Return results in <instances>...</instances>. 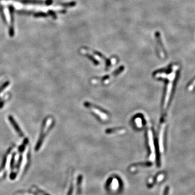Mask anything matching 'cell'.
Instances as JSON below:
<instances>
[{
    "mask_svg": "<svg viewBox=\"0 0 195 195\" xmlns=\"http://www.w3.org/2000/svg\"><path fill=\"white\" fill-rule=\"evenodd\" d=\"M125 132V130L123 129H115L107 130L106 132L109 135H111V134H115L117 133L118 134H121V133Z\"/></svg>",
    "mask_w": 195,
    "mask_h": 195,
    "instance_id": "9",
    "label": "cell"
},
{
    "mask_svg": "<svg viewBox=\"0 0 195 195\" xmlns=\"http://www.w3.org/2000/svg\"><path fill=\"white\" fill-rule=\"evenodd\" d=\"M147 145L149 146L150 150V158L152 160H153L155 158V146H154L153 134H152V130L151 129H149L147 131Z\"/></svg>",
    "mask_w": 195,
    "mask_h": 195,
    "instance_id": "3",
    "label": "cell"
},
{
    "mask_svg": "<svg viewBox=\"0 0 195 195\" xmlns=\"http://www.w3.org/2000/svg\"><path fill=\"white\" fill-rule=\"evenodd\" d=\"M48 14H47L46 13L44 12H37V13H35L34 14V16L35 17H47L48 16Z\"/></svg>",
    "mask_w": 195,
    "mask_h": 195,
    "instance_id": "11",
    "label": "cell"
},
{
    "mask_svg": "<svg viewBox=\"0 0 195 195\" xmlns=\"http://www.w3.org/2000/svg\"><path fill=\"white\" fill-rule=\"evenodd\" d=\"M155 36L156 37L157 41L158 42L159 47H160L159 49V51L157 53L159 57H162V58L167 57V53L165 51V49L164 47L163 44L162 43V41L161 40V36L159 32H156L155 33Z\"/></svg>",
    "mask_w": 195,
    "mask_h": 195,
    "instance_id": "4",
    "label": "cell"
},
{
    "mask_svg": "<svg viewBox=\"0 0 195 195\" xmlns=\"http://www.w3.org/2000/svg\"><path fill=\"white\" fill-rule=\"evenodd\" d=\"M52 2H53V1L52 0H47L46 2V5H47V6L51 5L52 4Z\"/></svg>",
    "mask_w": 195,
    "mask_h": 195,
    "instance_id": "16",
    "label": "cell"
},
{
    "mask_svg": "<svg viewBox=\"0 0 195 195\" xmlns=\"http://www.w3.org/2000/svg\"><path fill=\"white\" fill-rule=\"evenodd\" d=\"M21 1V2L25 3V4H29V3H32V4H42L43 2L41 1H38V0H19Z\"/></svg>",
    "mask_w": 195,
    "mask_h": 195,
    "instance_id": "10",
    "label": "cell"
},
{
    "mask_svg": "<svg viewBox=\"0 0 195 195\" xmlns=\"http://www.w3.org/2000/svg\"><path fill=\"white\" fill-rule=\"evenodd\" d=\"M76 2L75 1H72L71 2H68V3H61V5L63 7H74L76 6Z\"/></svg>",
    "mask_w": 195,
    "mask_h": 195,
    "instance_id": "13",
    "label": "cell"
},
{
    "mask_svg": "<svg viewBox=\"0 0 195 195\" xmlns=\"http://www.w3.org/2000/svg\"><path fill=\"white\" fill-rule=\"evenodd\" d=\"M9 12V14H10V26L9 27L11 28H14V8L13 6L12 5H10L8 7Z\"/></svg>",
    "mask_w": 195,
    "mask_h": 195,
    "instance_id": "7",
    "label": "cell"
},
{
    "mask_svg": "<svg viewBox=\"0 0 195 195\" xmlns=\"http://www.w3.org/2000/svg\"><path fill=\"white\" fill-rule=\"evenodd\" d=\"M180 74V66L177 63L170 65L166 68L159 70L153 73V77L157 79L165 81V89L162 102V116L167 117V112L172 101L175 89Z\"/></svg>",
    "mask_w": 195,
    "mask_h": 195,
    "instance_id": "1",
    "label": "cell"
},
{
    "mask_svg": "<svg viewBox=\"0 0 195 195\" xmlns=\"http://www.w3.org/2000/svg\"><path fill=\"white\" fill-rule=\"evenodd\" d=\"M9 84V82H6V83H4L3 85L0 87V93L2 92V91L3 89H5L6 87Z\"/></svg>",
    "mask_w": 195,
    "mask_h": 195,
    "instance_id": "15",
    "label": "cell"
},
{
    "mask_svg": "<svg viewBox=\"0 0 195 195\" xmlns=\"http://www.w3.org/2000/svg\"><path fill=\"white\" fill-rule=\"evenodd\" d=\"M124 69V67L121 66L117 71H115V73L113 74V75H109L106 77H103L102 79H101L100 83H103V84L109 83V81L113 80V79H114L113 77H116L117 76H118V75L120 74L121 73H122Z\"/></svg>",
    "mask_w": 195,
    "mask_h": 195,
    "instance_id": "5",
    "label": "cell"
},
{
    "mask_svg": "<svg viewBox=\"0 0 195 195\" xmlns=\"http://www.w3.org/2000/svg\"><path fill=\"white\" fill-rule=\"evenodd\" d=\"M0 13H1V17L2 18L3 22L6 24V23H7V19H6V15H5V14H4V12L3 8L1 6H0Z\"/></svg>",
    "mask_w": 195,
    "mask_h": 195,
    "instance_id": "12",
    "label": "cell"
},
{
    "mask_svg": "<svg viewBox=\"0 0 195 195\" xmlns=\"http://www.w3.org/2000/svg\"><path fill=\"white\" fill-rule=\"evenodd\" d=\"M48 14L49 15H51L52 17H53L54 19H56L57 18V15H56V13H55L54 11H53V10H49Z\"/></svg>",
    "mask_w": 195,
    "mask_h": 195,
    "instance_id": "14",
    "label": "cell"
},
{
    "mask_svg": "<svg viewBox=\"0 0 195 195\" xmlns=\"http://www.w3.org/2000/svg\"><path fill=\"white\" fill-rule=\"evenodd\" d=\"M187 89L189 92H194L195 89V76L188 83L187 86Z\"/></svg>",
    "mask_w": 195,
    "mask_h": 195,
    "instance_id": "8",
    "label": "cell"
},
{
    "mask_svg": "<svg viewBox=\"0 0 195 195\" xmlns=\"http://www.w3.org/2000/svg\"><path fill=\"white\" fill-rule=\"evenodd\" d=\"M85 105L91 111H92L95 115H96L98 118L102 121H107L109 119V115L106 112L100 109L99 107L92 105V103H86Z\"/></svg>",
    "mask_w": 195,
    "mask_h": 195,
    "instance_id": "2",
    "label": "cell"
},
{
    "mask_svg": "<svg viewBox=\"0 0 195 195\" xmlns=\"http://www.w3.org/2000/svg\"><path fill=\"white\" fill-rule=\"evenodd\" d=\"M8 119L10 121V123L12 124V126H13V127L14 128L15 131L17 132L19 135L21 137H23L24 135H23V132H22V131L21 130L20 128L19 127L18 124L16 123V121H15L13 117L11 115H10L8 117Z\"/></svg>",
    "mask_w": 195,
    "mask_h": 195,
    "instance_id": "6",
    "label": "cell"
}]
</instances>
